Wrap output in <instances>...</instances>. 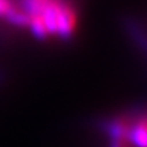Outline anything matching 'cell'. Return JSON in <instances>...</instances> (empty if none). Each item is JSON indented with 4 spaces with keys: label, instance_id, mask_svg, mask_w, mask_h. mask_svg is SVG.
Segmentation results:
<instances>
[{
    "label": "cell",
    "instance_id": "7a4b0ae2",
    "mask_svg": "<svg viewBox=\"0 0 147 147\" xmlns=\"http://www.w3.org/2000/svg\"><path fill=\"white\" fill-rule=\"evenodd\" d=\"M129 143L134 147H147V109L130 114Z\"/></svg>",
    "mask_w": 147,
    "mask_h": 147
},
{
    "label": "cell",
    "instance_id": "6da1fadb",
    "mask_svg": "<svg viewBox=\"0 0 147 147\" xmlns=\"http://www.w3.org/2000/svg\"><path fill=\"white\" fill-rule=\"evenodd\" d=\"M56 16V36L63 42H70L79 24V13L76 0H53Z\"/></svg>",
    "mask_w": 147,
    "mask_h": 147
},
{
    "label": "cell",
    "instance_id": "3957f363",
    "mask_svg": "<svg viewBox=\"0 0 147 147\" xmlns=\"http://www.w3.org/2000/svg\"><path fill=\"white\" fill-rule=\"evenodd\" d=\"M29 30L30 33L37 39V40H46L49 37V32L46 29V24L43 22V17L42 16H29Z\"/></svg>",
    "mask_w": 147,
    "mask_h": 147
},
{
    "label": "cell",
    "instance_id": "277c9868",
    "mask_svg": "<svg viewBox=\"0 0 147 147\" xmlns=\"http://www.w3.org/2000/svg\"><path fill=\"white\" fill-rule=\"evenodd\" d=\"M14 3L11 0H0V19H3Z\"/></svg>",
    "mask_w": 147,
    "mask_h": 147
},
{
    "label": "cell",
    "instance_id": "5b68a950",
    "mask_svg": "<svg viewBox=\"0 0 147 147\" xmlns=\"http://www.w3.org/2000/svg\"><path fill=\"white\" fill-rule=\"evenodd\" d=\"M3 77H4V76H3V73H1V71H0V82H1V80H3Z\"/></svg>",
    "mask_w": 147,
    "mask_h": 147
}]
</instances>
